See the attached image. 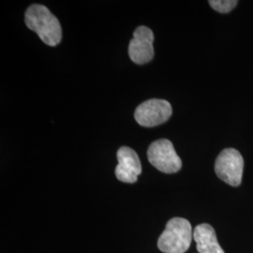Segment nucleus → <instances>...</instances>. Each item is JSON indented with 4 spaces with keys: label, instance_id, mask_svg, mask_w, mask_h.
<instances>
[{
    "label": "nucleus",
    "instance_id": "20e7f679",
    "mask_svg": "<svg viewBox=\"0 0 253 253\" xmlns=\"http://www.w3.org/2000/svg\"><path fill=\"white\" fill-rule=\"evenodd\" d=\"M244 160L235 148H226L218 155L215 163L217 176L233 187H238L242 182Z\"/></svg>",
    "mask_w": 253,
    "mask_h": 253
},
{
    "label": "nucleus",
    "instance_id": "7ed1b4c3",
    "mask_svg": "<svg viewBox=\"0 0 253 253\" xmlns=\"http://www.w3.org/2000/svg\"><path fill=\"white\" fill-rule=\"evenodd\" d=\"M147 158L156 169L165 173L177 172L182 167L180 158L172 142L167 139H160L152 143L148 147Z\"/></svg>",
    "mask_w": 253,
    "mask_h": 253
},
{
    "label": "nucleus",
    "instance_id": "39448f33",
    "mask_svg": "<svg viewBox=\"0 0 253 253\" xmlns=\"http://www.w3.org/2000/svg\"><path fill=\"white\" fill-rule=\"evenodd\" d=\"M169 101L159 99L146 100L141 103L134 113L136 122L141 126L151 127L165 123L172 116Z\"/></svg>",
    "mask_w": 253,
    "mask_h": 253
},
{
    "label": "nucleus",
    "instance_id": "f257e3e1",
    "mask_svg": "<svg viewBox=\"0 0 253 253\" xmlns=\"http://www.w3.org/2000/svg\"><path fill=\"white\" fill-rule=\"evenodd\" d=\"M27 27L36 32L40 39L49 46H56L62 39V28L58 19L41 4L31 5L26 11Z\"/></svg>",
    "mask_w": 253,
    "mask_h": 253
},
{
    "label": "nucleus",
    "instance_id": "0eeeda50",
    "mask_svg": "<svg viewBox=\"0 0 253 253\" xmlns=\"http://www.w3.org/2000/svg\"><path fill=\"white\" fill-rule=\"evenodd\" d=\"M118 164L116 168V176L124 183H135L142 172V165L138 155L127 146H121L118 151Z\"/></svg>",
    "mask_w": 253,
    "mask_h": 253
},
{
    "label": "nucleus",
    "instance_id": "6e6552de",
    "mask_svg": "<svg viewBox=\"0 0 253 253\" xmlns=\"http://www.w3.org/2000/svg\"><path fill=\"white\" fill-rule=\"evenodd\" d=\"M193 239L199 253H224L218 244L214 228L208 223H203L193 230Z\"/></svg>",
    "mask_w": 253,
    "mask_h": 253
},
{
    "label": "nucleus",
    "instance_id": "f03ea898",
    "mask_svg": "<svg viewBox=\"0 0 253 253\" xmlns=\"http://www.w3.org/2000/svg\"><path fill=\"white\" fill-rule=\"evenodd\" d=\"M193 232L190 221L183 217L170 219L158 240V248L164 253H185L190 249Z\"/></svg>",
    "mask_w": 253,
    "mask_h": 253
},
{
    "label": "nucleus",
    "instance_id": "423d86ee",
    "mask_svg": "<svg viewBox=\"0 0 253 253\" xmlns=\"http://www.w3.org/2000/svg\"><path fill=\"white\" fill-rule=\"evenodd\" d=\"M153 31L141 26L135 29L133 39L128 45V55L131 61L138 65L148 63L154 57Z\"/></svg>",
    "mask_w": 253,
    "mask_h": 253
},
{
    "label": "nucleus",
    "instance_id": "1a4fd4ad",
    "mask_svg": "<svg viewBox=\"0 0 253 253\" xmlns=\"http://www.w3.org/2000/svg\"><path fill=\"white\" fill-rule=\"evenodd\" d=\"M208 3L218 12L227 13L235 8L238 2L235 0H210Z\"/></svg>",
    "mask_w": 253,
    "mask_h": 253
}]
</instances>
